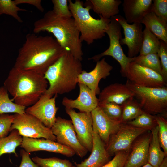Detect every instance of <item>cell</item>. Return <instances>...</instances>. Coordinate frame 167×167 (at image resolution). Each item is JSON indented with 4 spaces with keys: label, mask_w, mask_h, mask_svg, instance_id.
Masks as SVG:
<instances>
[{
    "label": "cell",
    "mask_w": 167,
    "mask_h": 167,
    "mask_svg": "<svg viewBox=\"0 0 167 167\" xmlns=\"http://www.w3.org/2000/svg\"><path fill=\"white\" fill-rule=\"evenodd\" d=\"M64 51L55 39L51 36L28 33L19 50L13 67L44 75Z\"/></svg>",
    "instance_id": "cell-1"
},
{
    "label": "cell",
    "mask_w": 167,
    "mask_h": 167,
    "mask_svg": "<svg viewBox=\"0 0 167 167\" xmlns=\"http://www.w3.org/2000/svg\"><path fill=\"white\" fill-rule=\"evenodd\" d=\"M45 31L53 34L64 50L80 61L82 60V42L72 17H60L56 15L52 10L48 11L34 24V33Z\"/></svg>",
    "instance_id": "cell-2"
},
{
    "label": "cell",
    "mask_w": 167,
    "mask_h": 167,
    "mask_svg": "<svg viewBox=\"0 0 167 167\" xmlns=\"http://www.w3.org/2000/svg\"><path fill=\"white\" fill-rule=\"evenodd\" d=\"M44 75L13 67L4 83L15 103L25 107L32 105L48 88Z\"/></svg>",
    "instance_id": "cell-3"
},
{
    "label": "cell",
    "mask_w": 167,
    "mask_h": 167,
    "mask_svg": "<svg viewBox=\"0 0 167 167\" xmlns=\"http://www.w3.org/2000/svg\"><path fill=\"white\" fill-rule=\"evenodd\" d=\"M81 61L64 50L60 57L44 75L49 84L44 93L50 97L68 93L74 90L79 75L82 71Z\"/></svg>",
    "instance_id": "cell-4"
},
{
    "label": "cell",
    "mask_w": 167,
    "mask_h": 167,
    "mask_svg": "<svg viewBox=\"0 0 167 167\" xmlns=\"http://www.w3.org/2000/svg\"><path fill=\"white\" fill-rule=\"evenodd\" d=\"M86 1L85 7L83 2L80 0H75L74 2L69 0L68 5L79 32L81 41L90 45L95 40L105 36L110 19H105L101 15H99V19L93 18L90 13L92 9L91 4L88 0Z\"/></svg>",
    "instance_id": "cell-5"
},
{
    "label": "cell",
    "mask_w": 167,
    "mask_h": 167,
    "mask_svg": "<svg viewBox=\"0 0 167 167\" xmlns=\"http://www.w3.org/2000/svg\"><path fill=\"white\" fill-rule=\"evenodd\" d=\"M126 84L139 100L144 112L153 115H166L167 88L142 87L132 83L128 80Z\"/></svg>",
    "instance_id": "cell-6"
},
{
    "label": "cell",
    "mask_w": 167,
    "mask_h": 167,
    "mask_svg": "<svg viewBox=\"0 0 167 167\" xmlns=\"http://www.w3.org/2000/svg\"><path fill=\"white\" fill-rule=\"evenodd\" d=\"M110 21L105 31L109 39V46L103 52L89 58L97 62L102 57L109 56L112 57L120 64V72L125 76L126 69L128 64L131 62V58L126 56L124 54L120 42L122 38L121 32V27L114 16L111 18Z\"/></svg>",
    "instance_id": "cell-7"
},
{
    "label": "cell",
    "mask_w": 167,
    "mask_h": 167,
    "mask_svg": "<svg viewBox=\"0 0 167 167\" xmlns=\"http://www.w3.org/2000/svg\"><path fill=\"white\" fill-rule=\"evenodd\" d=\"M10 131L17 130L22 136L37 139L44 138L56 141L51 129L45 126L38 119L26 113H15Z\"/></svg>",
    "instance_id": "cell-8"
},
{
    "label": "cell",
    "mask_w": 167,
    "mask_h": 167,
    "mask_svg": "<svg viewBox=\"0 0 167 167\" xmlns=\"http://www.w3.org/2000/svg\"><path fill=\"white\" fill-rule=\"evenodd\" d=\"M51 129L57 142L72 149L80 158L87 154L88 151L79 142L71 120L58 117Z\"/></svg>",
    "instance_id": "cell-9"
},
{
    "label": "cell",
    "mask_w": 167,
    "mask_h": 167,
    "mask_svg": "<svg viewBox=\"0 0 167 167\" xmlns=\"http://www.w3.org/2000/svg\"><path fill=\"white\" fill-rule=\"evenodd\" d=\"M124 76L132 83L140 86L160 88L167 86L161 74L133 62L128 64Z\"/></svg>",
    "instance_id": "cell-10"
},
{
    "label": "cell",
    "mask_w": 167,
    "mask_h": 167,
    "mask_svg": "<svg viewBox=\"0 0 167 167\" xmlns=\"http://www.w3.org/2000/svg\"><path fill=\"white\" fill-rule=\"evenodd\" d=\"M146 131L127 123H123L118 130L110 137L106 147L111 156L117 152L129 151L134 141Z\"/></svg>",
    "instance_id": "cell-11"
},
{
    "label": "cell",
    "mask_w": 167,
    "mask_h": 167,
    "mask_svg": "<svg viewBox=\"0 0 167 167\" xmlns=\"http://www.w3.org/2000/svg\"><path fill=\"white\" fill-rule=\"evenodd\" d=\"M70 116L77 139L88 151L92 148V120L91 112H77L73 109L65 108Z\"/></svg>",
    "instance_id": "cell-12"
},
{
    "label": "cell",
    "mask_w": 167,
    "mask_h": 167,
    "mask_svg": "<svg viewBox=\"0 0 167 167\" xmlns=\"http://www.w3.org/2000/svg\"><path fill=\"white\" fill-rule=\"evenodd\" d=\"M114 17L123 30L124 37L120 40L121 45L127 46L128 57L132 58L136 56L139 53L143 40L142 24L139 23L128 24L125 19L119 14Z\"/></svg>",
    "instance_id": "cell-13"
},
{
    "label": "cell",
    "mask_w": 167,
    "mask_h": 167,
    "mask_svg": "<svg viewBox=\"0 0 167 167\" xmlns=\"http://www.w3.org/2000/svg\"><path fill=\"white\" fill-rule=\"evenodd\" d=\"M57 95L50 97L43 94L34 104L25 109V112L36 118L45 126L51 129L56 121L59 109L55 103Z\"/></svg>",
    "instance_id": "cell-14"
},
{
    "label": "cell",
    "mask_w": 167,
    "mask_h": 167,
    "mask_svg": "<svg viewBox=\"0 0 167 167\" xmlns=\"http://www.w3.org/2000/svg\"><path fill=\"white\" fill-rule=\"evenodd\" d=\"M113 69V66L103 58L96 62L95 67L91 71L87 72L82 70L78 76V83L85 85L96 95L99 94L100 92L99 87L100 81L109 76Z\"/></svg>",
    "instance_id": "cell-15"
},
{
    "label": "cell",
    "mask_w": 167,
    "mask_h": 167,
    "mask_svg": "<svg viewBox=\"0 0 167 167\" xmlns=\"http://www.w3.org/2000/svg\"><path fill=\"white\" fill-rule=\"evenodd\" d=\"M26 152H31L45 151L59 153L67 157H71L75 154L72 149L57 142L48 139H37L23 136L20 146Z\"/></svg>",
    "instance_id": "cell-16"
},
{
    "label": "cell",
    "mask_w": 167,
    "mask_h": 167,
    "mask_svg": "<svg viewBox=\"0 0 167 167\" xmlns=\"http://www.w3.org/2000/svg\"><path fill=\"white\" fill-rule=\"evenodd\" d=\"M91 113L92 126L96 129L100 137L106 147L110 136L118 130L123 123L109 118L98 106Z\"/></svg>",
    "instance_id": "cell-17"
},
{
    "label": "cell",
    "mask_w": 167,
    "mask_h": 167,
    "mask_svg": "<svg viewBox=\"0 0 167 167\" xmlns=\"http://www.w3.org/2000/svg\"><path fill=\"white\" fill-rule=\"evenodd\" d=\"M79 93L75 99L63 98L62 104L65 108L78 109L80 112H91L97 107L98 98L96 94L87 86L81 83H78Z\"/></svg>",
    "instance_id": "cell-18"
},
{
    "label": "cell",
    "mask_w": 167,
    "mask_h": 167,
    "mask_svg": "<svg viewBox=\"0 0 167 167\" xmlns=\"http://www.w3.org/2000/svg\"><path fill=\"white\" fill-rule=\"evenodd\" d=\"M93 144L90 156L80 163H74L75 167H101L110 160V156L100 137L96 128L92 126Z\"/></svg>",
    "instance_id": "cell-19"
},
{
    "label": "cell",
    "mask_w": 167,
    "mask_h": 167,
    "mask_svg": "<svg viewBox=\"0 0 167 167\" xmlns=\"http://www.w3.org/2000/svg\"><path fill=\"white\" fill-rule=\"evenodd\" d=\"M138 138L131 146V151L129 153L124 167H141L148 163L151 133H149Z\"/></svg>",
    "instance_id": "cell-20"
},
{
    "label": "cell",
    "mask_w": 167,
    "mask_h": 167,
    "mask_svg": "<svg viewBox=\"0 0 167 167\" xmlns=\"http://www.w3.org/2000/svg\"><path fill=\"white\" fill-rule=\"evenodd\" d=\"M134 97V93L126 84L115 83L104 88L99 94L98 99L99 102H112L122 105Z\"/></svg>",
    "instance_id": "cell-21"
},
{
    "label": "cell",
    "mask_w": 167,
    "mask_h": 167,
    "mask_svg": "<svg viewBox=\"0 0 167 167\" xmlns=\"http://www.w3.org/2000/svg\"><path fill=\"white\" fill-rule=\"evenodd\" d=\"M152 0H124L122 4L125 19L128 24L141 23L151 12Z\"/></svg>",
    "instance_id": "cell-22"
},
{
    "label": "cell",
    "mask_w": 167,
    "mask_h": 167,
    "mask_svg": "<svg viewBox=\"0 0 167 167\" xmlns=\"http://www.w3.org/2000/svg\"><path fill=\"white\" fill-rule=\"evenodd\" d=\"M141 23L159 40L167 43V23L151 12L145 16Z\"/></svg>",
    "instance_id": "cell-23"
},
{
    "label": "cell",
    "mask_w": 167,
    "mask_h": 167,
    "mask_svg": "<svg viewBox=\"0 0 167 167\" xmlns=\"http://www.w3.org/2000/svg\"><path fill=\"white\" fill-rule=\"evenodd\" d=\"M94 12L103 18L110 19L118 15L119 6L122 2L120 0H88Z\"/></svg>",
    "instance_id": "cell-24"
},
{
    "label": "cell",
    "mask_w": 167,
    "mask_h": 167,
    "mask_svg": "<svg viewBox=\"0 0 167 167\" xmlns=\"http://www.w3.org/2000/svg\"><path fill=\"white\" fill-rule=\"evenodd\" d=\"M158 125L151 131V138L148 149V163L154 167H158L165 157L161 148L158 136Z\"/></svg>",
    "instance_id": "cell-25"
},
{
    "label": "cell",
    "mask_w": 167,
    "mask_h": 167,
    "mask_svg": "<svg viewBox=\"0 0 167 167\" xmlns=\"http://www.w3.org/2000/svg\"><path fill=\"white\" fill-rule=\"evenodd\" d=\"M22 141V137L16 129L11 131L8 136L0 138V156L4 154L13 153L18 157L15 149Z\"/></svg>",
    "instance_id": "cell-26"
},
{
    "label": "cell",
    "mask_w": 167,
    "mask_h": 167,
    "mask_svg": "<svg viewBox=\"0 0 167 167\" xmlns=\"http://www.w3.org/2000/svg\"><path fill=\"white\" fill-rule=\"evenodd\" d=\"M25 108L10 99L8 92L4 86L0 88V115L8 113L23 114L25 113Z\"/></svg>",
    "instance_id": "cell-27"
},
{
    "label": "cell",
    "mask_w": 167,
    "mask_h": 167,
    "mask_svg": "<svg viewBox=\"0 0 167 167\" xmlns=\"http://www.w3.org/2000/svg\"><path fill=\"white\" fill-rule=\"evenodd\" d=\"M143 32V40L139 55L157 54L160 46V40L146 27Z\"/></svg>",
    "instance_id": "cell-28"
},
{
    "label": "cell",
    "mask_w": 167,
    "mask_h": 167,
    "mask_svg": "<svg viewBox=\"0 0 167 167\" xmlns=\"http://www.w3.org/2000/svg\"><path fill=\"white\" fill-rule=\"evenodd\" d=\"M131 62H135L141 66L152 69L161 75V64L157 54L139 55L131 58Z\"/></svg>",
    "instance_id": "cell-29"
},
{
    "label": "cell",
    "mask_w": 167,
    "mask_h": 167,
    "mask_svg": "<svg viewBox=\"0 0 167 167\" xmlns=\"http://www.w3.org/2000/svg\"><path fill=\"white\" fill-rule=\"evenodd\" d=\"M122 105L121 121L123 123L134 119L143 111L139 103L134 98L128 100Z\"/></svg>",
    "instance_id": "cell-30"
},
{
    "label": "cell",
    "mask_w": 167,
    "mask_h": 167,
    "mask_svg": "<svg viewBox=\"0 0 167 167\" xmlns=\"http://www.w3.org/2000/svg\"><path fill=\"white\" fill-rule=\"evenodd\" d=\"M126 123L146 131H151L157 125L156 115H152L144 111L136 118Z\"/></svg>",
    "instance_id": "cell-31"
},
{
    "label": "cell",
    "mask_w": 167,
    "mask_h": 167,
    "mask_svg": "<svg viewBox=\"0 0 167 167\" xmlns=\"http://www.w3.org/2000/svg\"><path fill=\"white\" fill-rule=\"evenodd\" d=\"M32 159L39 167H75L69 160L57 157L41 158L35 156Z\"/></svg>",
    "instance_id": "cell-32"
},
{
    "label": "cell",
    "mask_w": 167,
    "mask_h": 167,
    "mask_svg": "<svg viewBox=\"0 0 167 167\" xmlns=\"http://www.w3.org/2000/svg\"><path fill=\"white\" fill-rule=\"evenodd\" d=\"M19 11H28L18 6L14 0H0V15L2 14L8 15L12 16L19 22L22 23L23 20L18 15Z\"/></svg>",
    "instance_id": "cell-33"
},
{
    "label": "cell",
    "mask_w": 167,
    "mask_h": 167,
    "mask_svg": "<svg viewBox=\"0 0 167 167\" xmlns=\"http://www.w3.org/2000/svg\"><path fill=\"white\" fill-rule=\"evenodd\" d=\"M98 106L111 119L121 122L122 105L112 102H99Z\"/></svg>",
    "instance_id": "cell-34"
},
{
    "label": "cell",
    "mask_w": 167,
    "mask_h": 167,
    "mask_svg": "<svg viewBox=\"0 0 167 167\" xmlns=\"http://www.w3.org/2000/svg\"><path fill=\"white\" fill-rule=\"evenodd\" d=\"M158 126V136L161 147L163 149L165 156L167 155V122L163 116L156 115Z\"/></svg>",
    "instance_id": "cell-35"
},
{
    "label": "cell",
    "mask_w": 167,
    "mask_h": 167,
    "mask_svg": "<svg viewBox=\"0 0 167 167\" xmlns=\"http://www.w3.org/2000/svg\"><path fill=\"white\" fill-rule=\"evenodd\" d=\"M52 11L57 16L65 18L72 17L68 5L67 0H52Z\"/></svg>",
    "instance_id": "cell-36"
},
{
    "label": "cell",
    "mask_w": 167,
    "mask_h": 167,
    "mask_svg": "<svg viewBox=\"0 0 167 167\" xmlns=\"http://www.w3.org/2000/svg\"><path fill=\"white\" fill-rule=\"evenodd\" d=\"M151 12L164 21L167 23V0H152Z\"/></svg>",
    "instance_id": "cell-37"
},
{
    "label": "cell",
    "mask_w": 167,
    "mask_h": 167,
    "mask_svg": "<svg viewBox=\"0 0 167 167\" xmlns=\"http://www.w3.org/2000/svg\"><path fill=\"white\" fill-rule=\"evenodd\" d=\"M160 41V46L157 54L160 58L161 75L165 81L167 80V43Z\"/></svg>",
    "instance_id": "cell-38"
},
{
    "label": "cell",
    "mask_w": 167,
    "mask_h": 167,
    "mask_svg": "<svg viewBox=\"0 0 167 167\" xmlns=\"http://www.w3.org/2000/svg\"><path fill=\"white\" fill-rule=\"evenodd\" d=\"M129 153V151L117 152L112 160L101 167H124Z\"/></svg>",
    "instance_id": "cell-39"
},
{
    "label": "cell",
    "mask_w": 167,
    "mask_h": 167,
    "mask_svg": "<svg viewBox=\"0 0 167 167\" xmlns=\"http://www.w3.org/2000/svg\"><path fill=\"white\" fill-rule=\"evenodd\" d=\"M14 119L13 115L7 114L0 115V138L8 136Z\"/></svg>",
    "instance_id": "cell-40"
},
{
    "label": "cell",
    "mask_w": 167,
    "mask_h": 167,
    "mask_svg": "<svg viewBox=\"0 0 167 167\" xmlns=\"http://www.w3.org/2000/svg\"><path fill=\"white\" fill-rule=\"evenodd\" d=\"M20 153L22 159L19 167H39L31 159L30 153L24 149L20 150Z\"/></svg>",
    "instance_id": "cell-41"
},
{
    "label": "cell",
    "mask_w": 167,
    "mask_h": 167,
    "mask_svg": "<svg viewBox=\"0 0 167 167\" xmlns=\"http://www.w3.org/2000/svg\"><path fill=\"white\" fill-rule=\"evenodd\" d=\"M14 1L17 5L22 4H29L35 6L41 12L44 11L41 0H15Z\"/></svg>",
    "instance_id": "cell-42"
},
{
    "label": "cell",
    "mask_w": 167,
    "mask_h": 167,
    "mask_svg": "<svg viewBox=\"0 0 167 167\" xmlns=\"http://www.w3.org/2000/svg\"><path fill=\"white\" fill-rule=\"evenodd\" d=\"M158 167H167V158L165 157Z\"/></svg>",
    "instance_id": "cell-43"
},
{
    "label": "cell",
    "mask_w": 167,
    "mask_h": 167,
    "mask_svg": "<svg viewBox=\"0 0 167 167\" xmlns=\"http://www.w3.org/2000/svg\"><path fill=\"white\" fill-rule=\"evenodd\" d=\"M141 167H154L152 166L149 163H148L146 164H145V165H144L143 166Z\"/></svg>",
    "instance_id": "cell-44"
}]
</instances>
